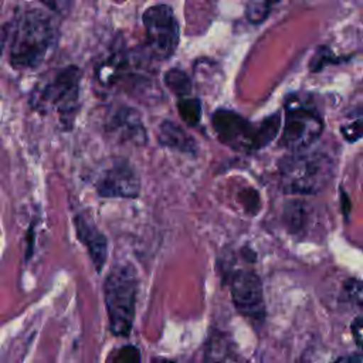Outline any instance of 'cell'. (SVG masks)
<instances>
[{
	"label": "cell",
	"mask_w": 363,
	"mask_h": 363,
	"mask_svg": "<svg viewBox=\"0 0 363 363\" xmlns=\"http://www.w3.org/2000/svg\"><path fill=\"white\" fill-rule=\"evenodd\" d=\"M281 126V115L272 113L267 119H264L255 130V140H254V150L262 149L268 146L278 135Z\"/></svg>",
	"instance_id": "5bb4252c"
},
{
	"label": "cell",
	"mask_w": 363,
	"mask_h": 363,
	"mask_svg": "<svg viewBox=\"0 0 363 363\" xmlns=\"http://www.w3.org/2000/svg\"><path fill=\"white\" fill-rule=\"evenodd\" d=\"M57 44V26L40 9L17 11L0 33V50L16 68L38 67Z\"/></svg>",
	"instance_id": "6da1fadb"
},
{
	"label": "cell",
	"mask_w": 363,
	"mask_h": 363,
	"mask_svg": "<svg viewBox=\"0 0 363 363\" xmlns=\"http://www.w3.org/2000/svg\"><path fill=\"white\" fill-rule=\"evenodd\" d=\"M340 132L347 142H354L363 136V119H356L352 123L342 125Z\"/></svg>",
	"instance_id": "7402d4cb"
},
{
	"label": "cell",
	"mask_w": 363,
	"mask_h": 363,
	"mask_svg": "<svg viewBox=\"0 0 363 363\" xmlns=\"http://www.w3.org/2000/svg\"><path fill=\"white\" fill-rule=\"evenodd\" d=\"M138 278L130 264L115 265L104 282V299L109 329L115 336H128L133 326Z\"/></svg>",
	"instance_id": "7a4b0ae2"
},
{
	"label": "cell",
	"mask_w": 363,
	"mask_h": 363,
	"mask_svg": "<svg viewBox=\"0 0 363 363\" xmlns=\"http://www.w3.org/2000/svg\"><path fill=\"white\" fill-rule=\"evenodd\" d=\"M74 225L78 241L88 250L96 271H101L108 258L106 237L98 230L94 220L86 214H77L74 218Z\"/></svg>",
	"instance_id": "30bf717a"
},
{
	"label": "cell",
	"mask_w": 363,
	"mask_h": 363,
	"mask_svg": "<svg viewBox=\"0 0 363 363\" xmlns=\"http://www.w3.org/2000/svg\"><path fill=\"white\" fill-rule=\"evenodd\" d=\"M164 84L166 86L176 94L180 98H184L190 94L191 91V81L187 77V74L184 71H182L180 68H170L164 72Z\"/></svg>",
	"instance_id": "9a60e30c"
},
{
	"label": "cell",
	"mask_w": 363,
	"mask_h": 363,
	"mask_svg": "<svg viewBox=\"0 0 363 363\" xmlns=\"http://www.w3.org/2000/svg\"><path fill=\"white\" fill-rule=\"evenodd\" d=\"M95 189L102 197L133 199L139 196L140 179L135 167L126 159H112L99 172Z\"/></svg>",
	"instance_id": "52a82bcc"
},
{
	"label": "cell",
	"mask_w": 363,
	"mask_h": 363,
	"mask_svg": "<svg viewBox=\"0 0 363 363\" xmlns=\"http://www.w3.org/2000/svg\"><path fill=\"white\" fill-rule=\"evenodd\" d=\"M149 50L155 58L167 60L179 44V23L167 4H155L142 16Z\"/></svg>",
	"instance_id": "8992f818"
},
{
	"label": "cell",
	"mask_w": 363,
	"mask_h": 363,
	"mask_svg": "<svg viewBox=\"0 0 363 363\" xmlns=\"http://www.w3.org/2000/svg\"><path fill=\"white\" fill-rule=\"evenodd\" d=\"M285 109L281 145L298 153L319 139L323 130V121L315 108L299 99L294 101L291 98Z\"/></svg>",
	"instance_id": "5b68a950"
},
{
	"label": "cell",
	"mask_w": 363,
	"mask_h": 363,
	"mask_svg": "<svg viewBox=\"0 0 363 363\" xmlns=\"http://www.w3.org/2000/svg\"><path fill=\"white\" fill-rule=\"evenodd\" d=\"M352 332H353V336H354V340L359 346L363 347V312L362 315H359L353 323H352Z\"/></svg>",
	"instance_id": "603a6c76"
},
{
	"label": "cell",
	"mask_w": 363,
	"mask_h": 363,
	"mask_svg": "<svg viewBox=\"0 0 363 363\" xmlns=\"http://www.w3.org/2000/svg\"><path fill=\"white\" fill-rule=\"evenodd\" d=\"M333 160L320 152H298L279 163L281 187L288 194H318L333 177Z\"/></svg>",
	"instance_id": "3957f363"
},
{
	"label": "cell",
	"mask_w": 363,
	"mask_h": 363,
	"mask_svg": "<svg viewBox=\"0 0 363 363\" xmlns=\"http://www.w3.org/2000/svg\"><path fill=\"white\" fill-rule=\"evenodd\" d=\"M230 292L235 309L248 319L262 322L265 318V302L262 282L254 271L241 269L230 279Z\"/></svg>",
	"instance_id": "ba28073f"
},
{
	"label": "cell",
	"mask_w": 363,
	"mask_h": 363,
	"mask_svg": "<svg viewBox=\"0 0 363 363\" xmlns=\"http://www.w3.org/2000/svg\"><path fill=\"white\" fill-rule=\"evenodd\" d=\"M211 122L213 129L223 143L234 149L254 150L257 126L254 128L240 113L228 109H217L211 116Z\"/></svg>",
	"instance_id": "9c48e42d"
},
{
	"label": "cell",
	"mask_w": 363,
	"mask_h": 363,
	"mask_svg": "<svg viewBox=\"0 0 363 363\" xmlns=\"http://www.w3.org/2000/svg\"><path fill=\"white\" fill-rule=\"evenodd\" d=\"M303 204L305 203H291L285 210V221L291 233H299L305 227L308 214Z\"/></svg>",
	"instance_id": "e0dca14e"
},
{
	"label": "cell",
	"mask_w": 363,
	"mask_h": 363,
	"mask_svg": "<svg viewBox=\"0 0 363 363\" xmlns=\"http://www.w3.org/2000/svg\"><path fill=\"white\" fill-rule=\"evenodd\" d=\"M340 60L339 58H336L332 52H330V50L328 48V47H320L318 51H316V54L313 55V58L311 60V64H309V67H311V71H313V72H316V71H320L323 67H326L328 64H333V62H339Z\"/></svg>",
	"instance_id": "ffe728a7"
},
{
	"label": "cell",
	"mask_w": 363,
	"mask_h": 363,
	"mask_svg": "<svg viewBox=\"0 0 363 363\" xmlns=\"http://www.w3.org/2000/svg\"><path fill=\"white\" fill-rule=\"evenodd\" d=\"M177 109L180 118L189 126H196L201 119V104L196 98H180Z\"/></svg>",
	"instance_id": "2e32d148"
},
{
	"label": "cell",
	"mask_w": 363,
	"mask_h": 363,
	"mask_svg": "<svg viewBox=\"0 0 363 363\" xmlns=\"http://www.w3.org/2000/svg\"><path fill=\"white\" fill-rule=\"evenodd\" d=\"M106 363H140V350L133 345L121 346L109 353Z\"/></svg>",
	"instance_id": "ac0fdd59"
},
{
	"label": "cell",
	"mask_w": 363,
	"mask_h": 363,
	"mask_svg": "<svg viewBox=\"0 0 363 363\" xmlns=\"http://www.w3.org/2000/svg\"><path fill=\"white\" fill-rule=\"evenodd\" d=\"M155 363H173V362H169V360H157Z\"/></svg>",
	"instance_id": "cb8c5ba5"
},
{
	"label": "cell",
	"mask_w": 363,
	"mask_h": 363,
	"mask_svg": "<svg viewBox=\"0 0 363 363\" xmlns=\"http://www.w3.org/2000/svg\"><path fill=\"white\" fill-rule=\"evenodd\" d=\"M111 130L122 140H130L133 143H145L146 132L140 121L139 113L132 108H121L112 116L109 122Z\"/></svg>",
	"instance_id": "8fae6325"
},
{
	"label": "cell",
	"mask_w": 363,
	"mask_h": 363,
	"mask_svg": "<svg viewBox=\"0 0 363 363\" xmlns=\"http://www.w3.org/2000/svg\"><path fill=\"white\" fill-rule=\"evenodd\" d=\"M272 3L268 1H250L245 6V17L252 24H261L269 14Z\"/></svg>",
	"instance_id": "d6986e66"
},
{
	"label": "cell",
	"mask_w": 363,
	"mask_h": 363,
	"mask_svg": "<svg viewBox=\"0 0 363 363\" xmlns=\"http://www.w3.org/2000/svg\"><path fill=\"white\" fill-rule=\"evenodd\" d=\"M234 356L231 340L223 333H214L208 337L206 346L207 363H230Z\"/></svg>",
	"instance_id": "4fadbf2b"
},
{
	"label": "cell",
	"mask_w": 363,
	"mask_h": 363,
	"mask_svg": "<svg viewBox=\"0 0 363 363\" xmlns=\"http://www.w3.org/2000/svg\"><path fill=\"white\" fill-rule=\"evenodd\" d=\"M81 71L75 65L58 69L33 89L31 105L43 113L57 112L60 121L71 126L78 111Z\"/></svg>",
	"instance_id": "277c9868"
},
{
	"label": "cell",
	"mask_w": 363,
	"mask_h": 363,
	"mask_svg": "<svg viewBox=\"0 0 363 363\" xmlns=\"http://www.w3.org/2000/svg\"><path fill=\"white\" fill-rule=\"evenodd\" d=\"M240 196H241V201L244 204L245 211H248L251 214H255L258 211L259 206H261L258 191L254 190V189H245L240 193Z\"/></svg>",
	"instance_id": "44dd1931"
},
{
	"label": "cell",
	"mask_w": 363,
	"mask_h": 363,
	"mask_svg": "<svg viewBox=\"0 0 363 363\" xmlns=\"http://www.w3.org/2000/svg\"><path fill=\"white\" fill-rule=\"evenodd\" d=\"M159 142L183 153H196V142L172 121H163L159 126Z\"/></svg>",
	"instance_id": "7c38bea8"
}]
</instances>
